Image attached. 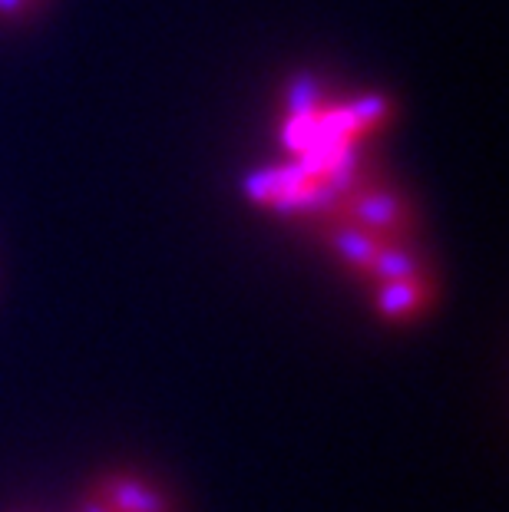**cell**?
<instances>
[{
  "label": "cell",
  "instance_id": "6da1fadb",
  "mask_svg": "<svg viewBox=\"0 0 509 512\" xmlns=\"http://www.w3.org/2000/svg\"><path fill=\"white\" fill-rule=\"evenodd\" d=\"M93 496H100L113 512H172L169 496L149 479L133 473H113L96 483Z\"/></svg>",
  "mask_w": 509,
  "mask_h": 512
},
{
  "label": "cell",
  "instance_id": "3957f363",
  "mask_svg": "<svg viewBox=\"0 0 509 512\" xmlns=\"http://www.w3.org/2000/svg\"><path fill=\"white\" fill-rule=\"evenodd\" d=\"M34 0H0V14H20V10H27Z\"/></svg>",
  "mask_w": 509,
  "mask_h": 512
},
{
  "label": "cell",
  "instance_id": "7a4b0ae2",
  "mask_svg": "<svg viewBox=\"0 0 509 512\" xmlns=\"http://www.w3.org/2000/svg\"><path fill=\"white\" fill-rule=\"evenodd\" d=\"M77 512H113V509L106 506L100 496H93V493H90V496H86L83 503H80V509H77Z\"/></svg>",
  "mask_w": 509,
  "mask_h": 512
}]
</instances>
